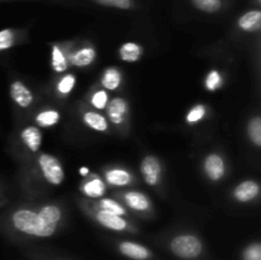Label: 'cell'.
Returning a JSON list of instances; mask_svg holds the SVG:
<instances>
[{
	"mask_svg": "<svg viewBox=\"0 0 261 260\" xmlns=\"http://www.w3.org/2000/svg\"><path fill=\"white\" fill-rule=\"evenodd\" d=\"M140 171H142L143 178L149 186H155L160 183L161 172V162L154 155H145L140 163Z\"/></svg>",
	"mask_w": 261,
	"mask_h": 260,
	"instance_id": "277c9868",
	"label": "cell"
},
{
	"mask_svg": "<svg viewBox=\"0 0 261 260\" xmlns=\"http://www.w3.org/2000/svg\"><path fill=\"white\" fill-rule=\"evenodd\" d=\"M143 47L135 42H126L121 45L119 48V55L122 61H127V63H135L139 60L143 56Z\"/></svg>",
	"mask_w": 261,
	"mask_h": 260,
	"instance_id": "5bb4252c",
	"label": "cell"
},
{
	"mask_svg": "<svg viewBox=\"0 0 261 260\" xmlns=\"http://www.w3.org/2000/svg\"><path fill=\"white\" fill-rule=\"evenodd\" d=\"M124 199L127 205L138 212H145L150 208V200L145 194L140 191H127L124 194Z\"/></svg>",
	"mask_w": 261,
	"mask_h": 260,
	"instance_id": "4fadbf2b",
	"label": "cell"
},
{
	"mask_svg": "<svg viewBox=\"0 0 261 260\" xmlns=\"http://www.w3.org/2000/svg\"><path fill=\"white\" fill-rule=\"evenodd\" d=\"M206 114V109L203 105H196L193 109L189 111V114L186 115V121L189 124H195V122H199Z\"/></svg>",
	"mask_w": 261,
	"mask_h": 260,
	"instance_id": "f546056e",
	"label": "cell"
},
{
	"mask_svg": "<svg viewBox=\"0 0 261 260\" xmlns=\"http://www.w3.org/2000/svg\"><path fill=\"white\" fill-rule=\"evenodd\" d=\"M60 121V114L58 110H43V111L38 112L36 116V122L42 127H50L56 125Z\"/></svg>",
	"mask_w": 261,
	"mask_h": 260,
	"instance_id": "d6986e66",
	"label": "cell"
},
{
	"mask_svg": "<svg viewBox=\"0 0 261 260\" xmlns=\"http://www.w3.org/2000/svg\"><path fill=\"white\" fill-rule=\"evenodd\" d=\"M105 183L99 178H92L83 185V193L89 198H101L105 194Z\"/></svg>",
	"mask_w": 261,
	"mask_h": 260,
	"instance_id": "44dd1931",
	"label": "cell"
},
{
	"mask_svg": "<svg viewBox=\"0 0 261 260\" xmlns=\"http://www.w3.org/2000/svg\"><path fill=\"white\" fill-rule=\"evenodd\" d=\"M20 140L31 152H37L42 144V133L37 126H25L20 132Z\"/></svg>",
	"mask_w": 261,
	"mask_h": 260,
	"instance_id": "8fae6325",
	"label": "cell"
},
{
	"mask_svg": "<svg viewBox=\"0 0 261 260\" xmlns=\"http://www.w3.org/2000/svg\"><path fill=\"white\" fill-rule=\"evenodd\" d=\"M121 71L119 70L115 66H111V68H107L106 70L102 74L101 83L105 89H109V91H115L120 87L121 84Z\"/></svg>",
	"mask_w": 261,
	"mask_h": 260,
	"instance_id": "2e32d148",
	"label": "cell"
},
{
	"mask_svg": "<svg viewBox=\"0 0 261 260\" xmlns=\"http://www.w3.org/2000/svg\"><path fill=\"white\" fill-rule=\"evenodd\" d=\"M93 2L102 7L117 8L122 10H129L134 7V0H93Z\"/></svg>",
	"mask_w": 261,
	"mask_h": 260,
	"instance_id": "484cf974",
	"label": "cell"
},
{
	"mask_svg": "<svg viewBox=\"0 0 261 260\" xmlns=\"http://www.w3.org/2000/svg\"><path fill=\"white\" fill-rule=\"evenodd\" d=\"M244 260H261L260 244H252L244 251Z\"/></svg>",
	"mask_w": 261,
	"mask_h": 260,
	"instance_id": "1f68e13d",
	"label": "cell"
},
{
	"mask_svg": "<svg viewBox=\"0 0 261 260\" xmlns=\"http://www.w3.org/2000/svg\"><path fill=\"white\" fill-rule=\"evenodd\" d=\"M15 43V33L10 28H4L0 31V53L8 50Z\"/></svg>",
	"mask_w": 261,
	"mask_h": 260,
	"instance_id": "4316f807",
	"label": "cell"
},
{
	"mask_svg": "<svg viewBox=\"0 0 261 260\" xmlns=\"http://www.w3.org/2000/svg\"><path fill=\"white\" fill-rule=\"evenodd\" d=\"M107 116L109 120L115 125H121L126 119L127 111H129V105L121 97H116L112 98L111 101L107 103Z\"/></svg>",
	"mask_w": 261,
	"mask_h": 260,
	"instance_id": "52a82bcc",
	"label": "cell"
},
{
	"mask_svg": "<svg viewBox=\"0 0 261 260\" xmlns=\"http://www.w3.org/2000/svg\"><path fill=\"white\" fill-rule=\"evenodd\" d=\"M89 173V168H87V167H82L81 168V175L82 176H87Z\"/></svg>",
	"mask_w": 261,
	"mask_h": 260,
	"instance_id": "d6a6232c",
	"label": "cell"
},
{
	"mask_svg": "<svg viewBox=\"0 0 261 260\" xmlns=\"http://www.w3.org/2000/svg\"><path fill=\"white\" fill-rule=\"evenodd\" d=\"M132 180V173L126 170H122V168H112L106 172V181L110 185L125 186L129 185Z\"/></svg>",
	"mask_w": 261,
	"mask_h": 260,
	"instance_id": "ac0fdd59",
	"label": "cell"
},
{
	"mask_svg": "<svg viewBox=\"0 0 261 260\" xmlns=\"http://www.w3.org/2000/svg\"><path fill=\"white\" fill-rule=\"evenodd\" d=\"M91 103L93 105V107H96L97 110L106 109L107 103H109V94H107V92L103 91V89L94 92L93 96H92L91 98Z\"/></svg>",
	"mask_w": 261,
	"mask_h": 260,
	"instance_id": "4dcf8cb0",
	"label": "cell"
},
{
	"mask_svg": "<svg viewBox=\"0 0 261 260\" xmlns=\"http://www.w3.org/2000/svg\"><path fill=\"white\" fill-rule=\"evenodd\" d=\"M204 172L212 181H219L223 178L226 173V163L223 158L217 153L206 155L204 160Z\"/></svg>",
	"mask_w": 261,
	"mask_h": 260,
	"instance_id": "8992f818",
	"label": "cell"
},
{
	"mask_svg": "<svg viewBox=\"0 0 261 260\" xmlns=\"http://www.w3.org/2000/svg\"><path fill=\"white\" fill-rule=\"evenodd\" d=\"M83 121L87 126L93 129L94 132L103 133L109 129V122H107V120L105 119L101 114H98V112H94V111L84 112Z\"/></svg>",
	"mask_w": 261,
	"mask_h": 260,
	"instance_id": "e0dca14e",
	"label": "cell"
},
{
	"mask_svg": "<svg viewBox=\"0 0 261 260\" xmlns=\"http://www.w3.org/2000/svg\"><path fill=\"white\" fill-rule=\"evenodd\" d=\"M237 24L245 32H256L261 27V12L259 9L249 10L239 18Z\"/></svg>",
	"mask_w": 261,
	"mask_h": 260,
	"instance_id": "7c38bea8",
	"label": "cell"
},
{
	"mask_svg": "<svg viewBox=\"0 0 261 260\" xmlns=\"http://www.w3.org/2000/svg\"><path fill=\"white\" fill-rule=\"evenodd\" d=\"M74 86H75V76H74L73 74H68V75L61 78V81L59 82L58 92L60 94L66 96V94H69L71 91H73Z\"/></svg>",
	"mask_w": 261,
	"mask_h": 260,
	"instance_id": "83f0119b",
	"label": "cell"
},
{
	"mask_svg": "<svg viewBox=\"0 0 261 260\" xmlns=\"http://www.w3.org/2000/svg\"><path fill=\"white\" fill-rule=\"evenodd\" d=\"M96 50L93 47H82L81 50L75 51L71 55L70 61L73 65L79 66V68H84V66L91 65L96 59Z\"/></svg>",
	"mask_w": 261,
	"mask_h": 260,
	"instance_id": "9a60e30c",
	"label": "cell"
},
{
	"mask_svg": "<svg viewBox=\"0 0 261 260\" xmlns=\"http://www.w3.org/2000/svg\"><path fill=\"white\" fill-rule=\"evenodd\" d=\"M12 224L17 231L36 237H50L55 233L56 226L47 223L37 212L18 209L12 214Z\"/></svg>",
	"mask_w": 261,
	"mask_h": 260,
	"instance_id": "6da1fadb",
	"label": "cell"
},
{
	"mask_svg": "<svg viewBox=\"0 0 261 260\" xmlns=\"http://www.w3.org/2000/svg\"><path fill=\"white\" fill-rule=\"evenodd\" d=\"M96 218L99 223L103 227L109 229H114V231H124L127 228V223L121 216H117V214L110 213V212L101 211L99 209L96 214Z\"/></svg>",
	"mask_w": 261,
	"mask_h": 260,
	"instance_id": "30bf717a",
	"label": "cell"
},
{
	"mask_svg": "<svg viewBox=\"0 0 261 260\" xmlns=\"http://www.w3.org/2000/svg\"><path fill=\"white\" fill-rule=\"evenodd\" d=\"M171 250L176 256L182 259H194L201 254L203 244L194 235H180L171 241Z\"/></svg>",
	"mask_w": 261,
	"mask_h": 260,
	"instance_id": "7a4b0ae2",
	"label": "cell"
},
{
	"mask_svg": "<svg viewBox=\"0 0 261 260\" xmlns=\"http://www.w3.org/2000/svg\"><path fill=\"white\" fill-rule=\"evenodd\" d=\"M247 134L251 142L256 147L261 145V119L260 116H255L254 119L250 120L249 126H247Z\"/></svg>",
	"mask_w": 261,
	"mask_h": 260,
	"instance_id": "cb8c5ba5",
	"label": "cell"
},
{
	"mask_svg": "<svg viewBox=\"0 0 261 260\" xmlns=\"http://www.w3.org/2000/svg\"><path fill=\"white\" fill-rule=\"evenodd\" d=\"M47 223L53 224V226L58 227L59 222L61 219V211L59 206L56 205H45L37 212Z\"/></svg>",
	"mask_w": 261,
	"mask_h": 260,
	"instance_id": "ffe728a7",
	"label": "cell"
},
{
	"mask_svg": "<svg viewBox=\"0 0 261 260\" xmlns=\"http://www.w3.org/2000/svg\"><path fill=\"white\" fill-rule=\"evenodd\" d=\"M38 166H40L43 177L48 184L55 186L63 184L65 173H64V168L58 158L54 157L53 154L42 153L38 158Z\"/></svg>",
	"mask_w": 261,
	"mask_h": 260,
	"instance_id": "3957f363",
	"label": "cell"
},
{
	"mask_svg": "<svg viewBox=\"0 0 261 260\" xmlns=\"http://www.w3.org/2000/svg\"><path fill=\"white\" fill-rule=\"evenodd\" d=\"M205 87L208 91H217L219 87H222V75L218 70L213 69V70L206 75Z\"/></svg>",
	"mask_w": 261,
	"mask_h": 260,
	"instance_id": "f1b7e54d",
	"label": "cell"
},
{
	"mask_svg": "<svg viewBox=\"0 0 261 260\" xmlns=\"http://www.w3.org/2000/svg\"><path fill=\"white\" fill-rule=\"evenodd\" d=\"M191 4L204 13H217L222 8V0H190Z\"/></svg>",
	"mask_w": 261,
	"mask_h": 260,
	"instance_id": "7402d4cb",
	"label": "cell"
},
{
	"mask_svg": "<svg viewBox=\"0 0 261 260\" xmlns=\"http://www.w3.org/2000/svg\"><path fill=\"white\" fill-rule=\"evenodd\" d=\"M99 209L101 211H106V212H110V213H114V214H117V216H125V209L124 206L121 205V204H119L117 201L112 200V199H102L101 201H99Z\"/></svg>",
	"mask_w": 261,
	"mask_h": 260,
	"instance_id": "d4e9b609",
	"label": "cell"
},
{
	"mask_svg": "<svg viewBox=\"0 0 261 260\" xmlns=\"http://www.w3.org/2000/svg\"><path fill=\"white\" fill-rule=\"evenodd\" d=\"M10 98L22 109H27L33 103V93L23 82L14 81L9 87Z\"/></svg>",
	"mask_w": 261,
	"mask_h": 260,
	"instance_id": "5b68a950",
	"label": "cell"
},
{
	"mask_svg": "<svg viewBox=\"0 0 261 260\" xmlns=\"http://www.w3.org/2000/svg\"><path fill=\"white\" fill-rule=\"evenodd\" d=\"M119 250L122 255L134 260H147L152 256V251L149 249L133 241H122L119 245Z\"/></svg>",
	"mask_w": 261,
	"mask_h": 260,
	"instance_id": "9c48e42d",
	"label": "cell"
},
{
	"mask_svg": "<svg viewBox=\"0 0 261 260\" xmlns=\"http://www.w3.org/2000/svg\"><path fill=\"white\" fill-rule=\"evenodd\" d=\"M260 194V185L254 180L242 181L241 184L234 188L233 196L240 203H249L259 196Z\"/></svg>",
	"mask_w": 261,
	"mask_h": 260,
	"instance_id": "ba28073f",
	"label": "cell"
},
{
	"mask_svg": "<svg viewBox=\"0 0 261 260\" xmlns=\"http://www.w3.org/2000/svg\"><path fill=\"white\" fill-rule=\"evenodd\" d=\"M51 65L53 69L58 73L65 70L68 68V63H66L65 55L63 54L61 48L59 46H53V51H51Z\"/></svg>",
	"mask_w": 261,
	"mask_h": 260,
	"instance_id": "603a6c76",
	"label": "cell"
}]
</instances>
